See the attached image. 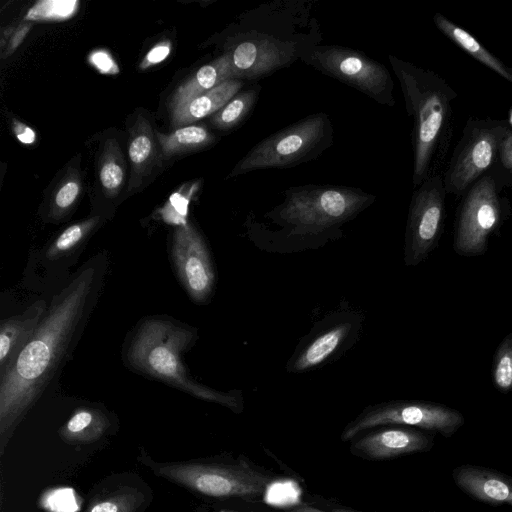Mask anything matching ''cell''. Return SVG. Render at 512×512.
Instances as JSON below:
<instances>
[{
  "label": "cell",
  "mask_w": 512,
  "mask_h": 512,
  "mask_svg": "<svg viewBox=\"0 0 512 512\" xmlns=\"http://www.w3.org/2000/svg\"><path fill=\"white\" fill-rule=\"evenodd\" d=\"M27 31H28V28L24 27L15 34V36L12 38V44H11L12 50H14L18 46V44L22 41V39L26 35Z\"/></svg>",
  "instance_id": "obj_37"
},
{
  "label": "cell",
  "mask_w": 512,
  "mask_h": 512,
  "mask_svg": "<svg viewBox=\"0 0 512 512\" xmlns=\"http://www.w3.org/2000/svg\"><path fill=\"white\" fill-rule=\"evenodd\" d=\"M108 425L105 415L96 409H78L66 423L61 434L65 439L88 441L98 438Z\"/></svg>",
  "instance_id": "obj_25"
},
{
  "label": "cell",
  "mask_w": 512,
  "mask_h": 512,
  "mask_svg": "<svg viewBox=\"0 0 512 512\" xmlns=\"http://www.w3.org/2000/svg\"><path fill=\"white\" fill-rule=\"evenodd\" d=\"M155 152V142L150 124L140 116L131 132L128 146L132 167L131 187L139 185L142 176L154 160Z\"/></svg>",
  "instance_id": "obj_21"
},
{
  "label": "cell",
  "mask_w": 512,
  "mask_h": 512,
  "mask_svg": "<svg viewBox=\"0 0 512 512\" xmlns=\"http://www.w3.org/2000/svg\"><path fill=\"white\" fill-rule=\"evenodd\" d=\"M493 379L501 391L512 389V333L501 342L495 354Z\"/></svg>",
  "instance_id": "obj_28"
},
{
  "label": "cell",
  "mask_w": 512,
  "mask_h": 512,
  "mask_svg": "<svg viewBox=\"0 0 512 512\" xmlns=\"http://www.w3.org/2000/svg\"><path fill=\"white\" fill-rule=\"evenodd\" d=\"M261 91V86L254 84L238 92L226 105L214 113L211 123L220 130H231L240 125L252 112Z\"/></svg>",
  "instance_id": "obj_22"
},
{
  "label": "cell",
  "mask_w": 512,
  "mask_h": 512,
  "mask_svg": "<svg viewBox=\"0 0 512 512\" xmlns=\"http://www.w3.org/2000/svg\"><path fill=\"white\" fill-rule=\"evenodd\" d=\"M291 512H323L319 509L309 507V506H300L295 509H293Z\"/></svg>",
  "instance_id": "obj_38"
},
{
  "label": "cell",
  "mask_w": 512,
  "mask_h": 512,
  "mask_svg": "<svg viewBox=\"0 0 512 512\" xmlns=\"http://www.w3.org/2000/svg\"><path fill=\"white\" fill-rule=\"evenodd\" d=\"M80 193L79 182L75 179L66 181L57 191L54 197V213L62 214L76 201Z\"/></svg>",
  "instance_id": "obj_32"
},
{
  "label": "cell",
  "mask_w": 512,
  "mask_h": 512,
  "mask_svg": "<svg viewBox=\"0 0 512 512\" xmlns=\"http://www.w3.org/2000/svg\"><path fill=\"white\" fill-rule=\"evenodd\" d=\"M192 328L168 320L150 319L139 328L129 352L130 363L148 374L195 397L229 407L242 409V396L238 391L220 392L204 386L188 374L181 354L195 341Z\"/></svg>",
  "instance_id": "obj_4"
},
{
  "label": "cell",
  "mask_w": 512,
  "mask_h": 512,
  "mask_svg": "<svg viewBox=\"0 0 512 512\" xmlns=\"http://www.w3.org/2000/svg\"><path fill=\"white\" fill-rule=\"evenodd\" d=\"M499 163L508 172L512 171V130L504 136L499 149Z\"/></svg>",
  "instance_id": "obj_35"
},
{
  "label": "cell",
  "mask_w": 512,
  "mask_h": 512,
  "mask_svg": "<svg viewBox=\"0 0 512 512\" xmlns=\"http://www.w3.org/2000/svg\"><path fill=\"white\" fill-rule=\"evenodd\" d=\"M170 50L171 46L168 41L157 44L147 53L146 57L141 63V68H147L151 65L162 62L169 55Z\"/></svg>",
  "instance_id": "obj_34"
},
{
  "label": "cell",
  "mask_w": 512,
  "mask_h": 512,
  "mask_svg": "<svg viewBox=\"0 0 512 512\" xmlns=\"http://www.w3.org/2000/svg\"><path fill=\"white\" fill-rule=\"evenodd\" d=\"M428 438L413 429L391 428L369 434L353 445L358 453L372 459H384L424 450Z\"/></svg>",
  "instance_id": "obj_16"
},
{
  "label": "cell",
  "mask_w": 512,
  "mask_h": 512,
  "mask_svg": "<svg viewBox=\"0 0 512 512\" xmlns=\"http://www.w3.org/2000/svg\"><path fill=\"white\" fill-rule=\"evenodd\" d=\"M221 512H231V511H221Z\"/></svg>",
  "instance_id": "obj_42"
},
{
  "label": "cell",
  "mask_w": 512,
  "mask_h": 512,
  "mask_svg": "<svg viewBox=\"0 0 512 512\" xmlns=\"http://www.w3.org/2000/svg\"><path fill=\"white\" fill-rule=\"evenodd\" d=\"M162 152L166 157L186 150L211 145L215 137L203 126H186L170 134H157Z\"/></svg>",
  "instance_id": "obj_23"
},
{
  "label": "cell",
  "mask_w": 512,
  "mask_h": 512,
  "mask_svg": "<svg viewBox=\"0 0 512 512\" xmlns=\"http://www.w3.org/2000/svg\"><path fill=\"white\" fill-rule=\"evenodd\" d=\"M141 457L155 474L210 497L252 498L263 494L271 483L268 476L247 466L157 463Z\"/></svg>",
  "instance_id": "obj_7"
},
{
  "label": "cell",
  "mask_w": 512,
  "mask_h": 512,
  "mask_svg": "<svg viewBox=\"0 0 512 512\" xmlns=\"http://www.w3.org/2000/svg\"><path fill=\"white\" fill-rule=\"evenodd\" d=\"M228 53L233 77L242 81L267 77L299 57L290 42L260 33L248 35Z\"/></svg>",
  "instance_id": "obj_14"
},
{
  "label": "cell",
  "mask_w": 512,
  "mask_h": 512,
  "mask_svg": "<svg viewBox=\"0 0 512 512\" xmlns=\"http://www.w3.org/2000/svg\"><path fill=\"white\" fill-rule=\"evenodd\" d=\"M334 512H351V511H346V510H335Z\"/></svg>",
  "instance_id": "obj_39"
},
{
  "label": "cell",
  "mask_w": 512,
  "mask_h": 512,
  "mask_svg": "<svg viewBox=\"0 0 512 512\" xmlns=\"http://www.w3.org/2000/svg\"><path fill=\"white\" fill-rule=\"evenodd\" d=\"M91 260L55 294L30 341L0 376L2 442L71 356L97 301L104 267Z\"/></svg>",
  "instance_id": "obj_1"
},
{
  "label": "cell",
  "mask_w": 512,
  "mask_h": 512,
  "mask_svg": "<svg viewBox=\"0 0 512 512\" xmlns=\"http://www.w3.org/2000/svg\"><path fill=\"white\" fill-rule=\"evenodd\" d=\"M97 222L98 218H90L66 228L48 247L45 252V261L56 262L79 252L80 245L87 239Z\"/></svg>",
  "instance_id": "obj_24"
},
{
  "label": "cell",
  "mask_w": 512,
  "mask_h": 512,
  "mask_svg": "<svg viewBox=\"0 0 512 512\" xmlns=\"http://www.w3.org/2000/svg\"><path fill=\"white\" fill-rule=\"evenodd\" d=\"M510 128L495 119L471 118L444 172L446 193L462 195L499 163L501 142Z\"/></svg>",
  "instance_id": "obj_8"
},
{
  "label": "cell",
  "mask_w": 512,
  "mask_h": 512,
  "mask_svg": "<svg viewBox=\"0 0 512 512\" xmlns=\"http://www.w3.org/2000/svg\"><path fill=\"white\" fill-rule=\"evenodd\" d=\"M508 71L512 75V67H508Z\"/></svg>",
  "instance_id": "obj_40"
},
{
  "label": "cell",
  "mask_w": 512,
  "mask_h": 512,
  "mask_svg": "<svg viewBox=\"0 0 512 512\" xmlns=\"http://www.w3.org/2000/svg\"><path fill=\"white\" fill-rule=\"evenodd\" d=\"M172 258L190 298L198 304L207 303L215 288L214 264L203 237L186 222L175 230Z\"/></svg>",
  "instance_id": "obj_13"
},
{
  "label": "cell",
  "mask_w": 512,
  "mask_h": 512,
  "mask_svg": "<svg viewBox=\"0 0 512 512\" xmlns=\"http://www.w3.org/2000/svg\"><path fill=\"white\" fill-rule=\"evenodd\" d=\"M136 495L122 494L98 501L87 512H133L136 507Z\"/></svg>",
  "instance_id": "obj_31"
},
{
  "label": "cell",
  "mask_w": 512,
  "mask_h": 512,
  "mask_svg": "<svg viewBox=\"0 0 512 512\" xmlns=\"http://www.w3.org/2000/svg\"><path fill=\"white\" fill-rule=\"evenodd\" d=\"M399 81L406 110L413 119L412 148L415 188L435 175L452 133V102L457 97L450 85L434 71L396 56H388Z\"/></svg>",
  "instance_id": "obj_3"
},
{
  "label": "cell",
  "mask_w": 512,
  "mask_h": 512,
  "mask_svg": "<svg viewBox=\"0 0 512 512\" xmlns=\"http://www.w3.org/2000/svg\"><path fill=\"white\" fill-rule=\"evenodd\" d=\"M376 197L359 188L308 184L284 191V200L265 214L269 226L253 229V241L269 252L316 249L341 236V228Z\"/></svg>",
  "instance_id": "obj_2"
},
{
  "label": "cell",
  "mask_w": 512,
  "mask_h": 512,
  "mask_svg": "<svg viewBox=\"0 0 512 512\" xmlns=\"http://www.w3.org/2000/svg\"><path fill=\"white\" fill-rule=\"evenodd\" d=\"M332 143L330 118L324 112L314 113L258 142L239 160L229 176L294 167L317 158Z\"/></svg>",
  "instance_id": "obj_5"
},
{
  "label": "cell",
  "mask_w": 512,
  "mask_h": 512,
  "mask_svg": "<svg viewBox=\"0 0 512 512\" xmlns=\"http://www.w3.org/2000/svg\"><path fill=\"white\" fill-rule=\"evenodd\" d=\"M106 144L105 152L100 161L99 178L106 193L114 196L118 193L124 181V162L117 142L109 140Z\"/></svg>",
  "instance_id": "obj_26"
},
{
  "label": "cell",
  "mask_w": 512,
  "mask_h": 512,
  "mask_svg": "<svg viewBox=\"0 0 512 512\" xmlns=\"http://www.w3.org/2000/svg\"><path fill=\"white\" fill-rule=\"evenodd\" d=\"M509 173H510V175L512 176V171H510Z\"/></svg>",
  "instance_id": "obj_41"
},
{
  "label": "cell",
  "mask_w": 512,
  "mask_h": 512,
  "mask_svg": "<svg viewBox=\"0 0 512 512\" xmlns=\"http://www.w3.org/2000/svg\"><path fill=\"white\" fill-rule=\"evenodd\" d=\"M364 318L362 312L351 308L338 309L325 316L299 341L286 371L304 373L339 358L358 340Z\"/></svg>",
  "instance_id": "obj_9"
},
{
  "label": "cell",
  "mask_w": 512,
  "mask_h": 512,
  "mask_svg": "<svg viewBox=\"0 0 512 512\" xmlns=\"http://www.w3.org/2000/svg\"><path fill=\"white\" fill-rule=\"evenodd\" d=\"M497 176L492 169L465 192L454 235V249L460 255L483 253L499 223L501 183Z\"/></svg>",
  "instance_id": "obj_10"
},
{
  "label": "cell",
  "mask_w": 512,
  "mask_h": 512,
  "mask_svg": "<svg viewBox=\"0 0 512 512\" xmlns=\"http://www.w3.org/2000/svg\"><path fill=\"white\" fill-rule=\"evenodd\" d=\"M265 500L273 505H289L298 501L299 488L291 481L271 482L266 489Z\"/></svg>",
  "instance_id": "obj_30"
},
{
  "label": "cell",
  "mask_w": 512,
  "mask_h": 512,
  "mask_svg": "<svg viewBox=\"0 0 512 512\" xmlns=\"http://www.w3.org/2000/svg\"><path fill=\"white\" fill-rule=\"evenodd\" d=\"M244 86V81L229 79L215 88L173 109L174 125H185L216 113Z\"/></svg>",
  "instance_id": "obj_18"
},
{
  "label": "cell",
  "mask_w": 512,
  "mask_h": 512,
  "mask_svg": "<svg viewBox=\"0 0 512 512\" xmlns=\"http://www.w3.org/2000/svg\"><path fill=\"white\" fill-rule=\"evenodd\" d=\"M446 190L442 175L426 179L413 192L405 233L404 262H422L437 242L442 229Z\"/></svg>",
  "instance_id": "obj_12"
},
{
  "label": "cell",
  "mask_w": 512,
  "mask_h": 512,
  "mask_svg": "<svg viewBox=\"0 0 512 512\" xmlns=\"http://www.w3.org/2000/svg\"><path fill=\"white\" fill-rule=\"evenodd\" d=\"M47 304L38 300L22 313L3 319L0 323V376L14 363L23 347L40 325Z\"/></svg>",
  "instance_id": "obj_15"
},
{
  "label": "cell",
  "mask_w": 512,
  "mask_h": 512,
  "mask_svg": "<svg viewBox=\"0 0 512 512\" xmlns=\"http://www.w3.org/2000/svg\"><path fill=\"white\" fill-rule=\"evenodd\" d=\"M76 0H43L37 2L26 14V20H65L78 9Z\"/></svg>",
  "instance_id": "obj_27"
},
{
  "label": "cell",
  "mask_w": 512,
  "mask_h": 512,
  "mask_svg": "<svg viewBox=\"0 0 512 512\" xmlns=\"http://www.w3.org/2000/svg\"><path fill=\"white\" fill-rule=\"evenodd\" d=\"M433 21L435 26L458 47L512 83V75L508 71V66L501 62L468 31L459 27L440 13H436L433 16Z\"/></svg>",
  "instance_id": "obj_20"
},
{
  "label": "cell",
  "mask_w": 512,
  "mask_h": 512,
  "mask_svg": "<svg viewBox=\"0 0 512 512\" xmlns=\"http://www.w3.org/2000/svg\"><path fill=\"white\" fill-rule=\"evenodd\" d=\"M13 129L16 137L24 144H32L35 141V132L19 121L13 122Z\"/></svg>",
  "instance_id": "obj_36"
},
{
  "label": "cell",
  "mask_w": 512,
  "mask_h": 512,
  "mask_svg": "<svg viewBox=\"0 0 512 512\" xmlns=\"http://www.w3.org/2000/svg\"><path fill=\"white\" fill-rule=\"evenodd\" d=\"M90 63L101 73L116 74L119 68L110 54L104 50H96L89 56Z\"/></svg>",
  "instance_id": "obj_33"
},
{
  "label": "cell",
  "mask_w": 512,
  "mask_h": 512,
  "mask_svg": "<svg viewBox=\"0 0 512 512\" xmlns=\"http://www.w3.org/2000/svg\"><path fill=\"white\" fill-rule=\"evenodd\" d=\"M300 59L321 73L365 94L377 103L394 106V83L387 68L364 53L340 45L302 48Z\"/></svg>",
  "instance_id": "obj_6"
},
{
  "label": "cell",
  "mask_w": 512,
  "mask_h": 512,
  "mask_svg": "<svg viewBox=\"0 0 512 512\" xmlns=\"http://www.w3.org/2000/svg\"><path fill=\"white\" fill-rule=\"evenodd\" d=\"M232 78L234 77L230 55L226 52L209 64L202 66L191 78L178 87L172 97V109Z\"/></svg>",
  "instance_id": "obj_19"
},
{
  "label": "cell",
  "mask_w": 512,
  "mask_h": 512,
  "mask_svg": "<svg viewBox=\"0 0 512 512\" xmlns=\"http://www.w3.org/2000/svg\"><path fill=\"white\" fill-rule=\"evenodd\" d=\"M462 423L463 417L458 411L443 405L391 401L371 406L363 411L345 427L342 439L348 440L366 429L387 424L416 426L448 436Z\"/></svg>",
  "instance_id": "obj_11"
},
{
  "label": "cell",
  "mask_w": 512,
  "mask_h": 512,
  "mask_svg": "<svg viewBox=\"0 0 512 512\" xmlns=\"http://www.w3.org/2000/svg\"><path fill=\"white\" fill-rule=\"evenodd\" d=\"M453 477L463 491L478 500L512 506L511 477L475 466L459 467Z\"/></svg>",
  "instance_id": "obj_17"
},
{
  "label": "cell",
  "mask_w": 512,
  "mask_h": 512,
  "mask_svg": "<svg viewBox=\"0 0 512 512\" xmlns=\"http://www.w3.org/2000/svg\"><path fill=\"white\" fill-rule=\"evenodd\" d=\"M40 505L48 512H78L81 507L78 495L70 487L46 491L41 497Z\"/></svg>",
  "instance_id": "obj_29"
}]
</instances>
